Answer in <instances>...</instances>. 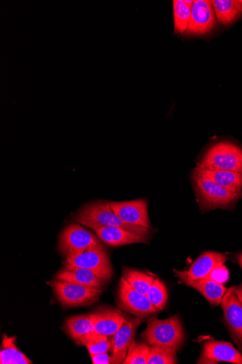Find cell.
<instances>
[{
  "label": "cell",
  "instance_id": "cell-1",
  "mask_svg": "<svg viewBox=\"0 0 242 364\" xmlns=\"http://www.w3.org/2000/svg\"><path fill=\"white\" fill-rule=\"evenodd\" d=\"M76 221L94 230L101 227H118L144 237L150 236V229L123 222L106 202L98 201L84 207L77 213Z\"/></svg>",
  "mask_w": 242,
  "mask_h": 364
},
{
  "label": "cell",
  "instance_id": "cell-2",
  "mask_svg": "<svg viewBox=\"0 0 242 364\" xmlns=\"http://www.w3.org/2000/svg\"><path fill=\"white\" fill-rule=\"evenodd\" d=\"M192 179L202 212L219 208H230L242 196L194 172H192Z\"/></svg>",
  "mask_w": 242,
  "mask_h": 364
},
{
  "label": "cell",
  "instance_id": "cell-3",
  "mask_svg": "<svg viewBox=\"0 0 242 364\" xmlns=\"http://www.w3.org/2000/svg\"><path fill=\"white\" fill-rule=\"evenodd\" d=\"M142 338L150 346H163L180 350L185 339V330L178 315L165 320L153 319L148 324Z\"/></svg>",
  "mask_w": 242,
  "mask_h": 364
},
{
  "label": "cell",
  "instance_id": "cell-4",
  "mask_svg": "<svg viewBox=\"0 0 242 364\" xmlns=\"http://www.w3.org/2000/svg\"><path fill=\"white\" fill-rule=\"evenodd\" d=\"M197 168L242 173V149L231 142L217 143L205 152Z\"/></svg>",
  "mask_w": 242,
  "mask_h": 364
},
{
  "label": "cell",
  "instance_id": "cell-5",
  "mask_svg": "<svg viewBox=\"0 0 242 364\" xmlns=\"http://www.w3.org/2000/svg\"><path fill=\"white\" fill-rule=\"evenodd\" d=\"M101 246L100 241L89 230L77 224L66 226L58 242V250L65 258Z\"/></svg>",
  "mask_w": 242,
  "mask_h": 364
},
{
  "label": "cell",
  "instance_id": "cell-6",
  "mask_svg": "<svg viewBox=\"0 0 242 364\" xmlns=\"http://www.w3.org/2000/svg\"><path fill=\"white\" fill-rule=\"evenodd\" d=\"M65 267L88 269L106 281L114 274L109 255L103 246L67 257Z\"/></svg>",
  "mask_w": 242,
  "mask_h": 364
},
{
  "label": "cell",
  "instance_id": "cell-7",
  "mask_svg": "<svg viewBox=\"0 0 242 364\" xmlns=\"http://www.w3.org/2000/svg\"><path fill=\"white\" fill-rule=\"evenodd\" d=\"M60 304L66 307H77L98 299L101 290L72 282L54 280L50 283Z\"/></svg>",
  "mask_w": 242,
  "mask_h": 364
},
{
  "label": "cell",
  "instance_id": "cell-8",
  "mask_svg": "<svg viewBox=\"0 0 242 364\" xmlns=\"http://www.w3.org/2000/svg\"><path fill=\"white\" fill-rule=\"evenodd\" d=\"M118 301L121 309L138 318H143L158 312L147 295L133 289L123 277L119 286Z\"/></svg>",
  "mask_w": 242,
  "mask_h": 364
},
{
  "label": "cell",
  "instance_id": "cell-9",
  "mask_svg": "<svg viewBox=\"0 0 242 364\" xmlns=\"http://www.w3.org/2000/svg\"><path fill=\"white\" fill-rule=\"evenodd\" d=\"M228 260L225 254L206 252L200 255L187 271L175 270L177 277L183 282L210 278L213 272Z\"/></svg>",
  "mask_w": 242,
  "mask_h": 364
},
{
  "label": "cell",
  "instance_id": "cell-10",
  "mask_svg": "<svg viewBox=\"0 0 242 364\" xmlns=\"http://www.w3.org/2000/svg\"><path fill=\"white\" fill-rule=\"evenodd\" d=\"M224 318L231 336L242 350V302L236 293V287L228 289L221 302Z\"/></svg>",
  "mask_w": 242,
  "mask_h": 364
},
{
  "label": "cell",
  "instance_id": "cell-11",
  "mask_svg": "<svg viewBox=\"0 0 242 364\" xmlns=\"http://www.w3.org/2000/svg\"><path fill=\"white\" fill-rule=\"evenodd\" d=\"M106 203L123 222L151 229L148 205L145 200Z\"/></svg>",
  "mask_w": 242,
  "mask_h": 364
},
{
  "label": "cell",
  "instance_id": "cell-12",
  "mask_svg": "<svg viewBox=\"0 0 242 364\" xmlns=\"http://www.w3.org/2000/svg\"><path fill=\"white\" fill-rule=\"evenodd\" d=\"M215 11L210 0H196L192 8L187 35L201 36L211 31L216 25Z\"/></svg>",
  "mask_w": 242,
  "mask_h": 364
},
{
  "label": "cell",
  "instance_id": "cell-13",
  "mask_svg": "<svg viewBox=\"0 0 242 364\" xmlns=\"http://www.w3.org/2000/svg\"><path fill=\"white\" fill-rule=\"evenodd\" d=\"M220 362L242 364V354L230 343L216 341L205 343L196 363L214 364Z\"/></svg>",
  "mask_w": 242,
  "mask_h": 364
},
{
  "label": "cell",
  "instance_id": "cell-14",
  "mask_svg": "<svg viewBox=\"0 0 242 364\" xmlns=\"http://www.w3.org/2000/svg\"><path fill=\"white\" fill-rule=\"evenodd\" d=\"M141 323V318L133 319L125 318L121 326L113 338L112 358L114 364H119L123 362L129 347L134 341L136 329Z\"/></svg>",
  "mask_w": 242,
  "mask_h": 364
},
{
  "label": "cell",
  "instance_id": "cell-15",
  "mask_svg": "<svg viewBox=\"0 0 242 364\" xmlns=\"http://www.w3.org/2000/svg\"><path fill=\"white\" fill-rule=\"evenodd\" d=\"M98 239L111 247L136 243H148V237L118 227H101L95 230Z\"/></svg>",
  "mask_w": 242,
  "mask_h": 364
},
{
  "label": "cell",
  "instance_id": "cell-16",
  "mask_svg": "<svg viewBox=\"0 0 242 364\" xmlns=\"http://www.w3.org/2000/svg\"><path fill=\"white\" fill-rule=\"evenodd\" d=\"M55 278L57 280L99 289L105 286L107 282L88 269L66 267L57 274Z\"/></svg>",
  "mask_w": 242,
  "mask_h": 364
},
{
  "label": "cell",
  "instance_id": "cell-17",
  "mask_svg": "<svg viewBox=\"0 0 242 364\" xmlns=\"http://www.w3.org/2000/svg\"><path fill=\"white\" fill-rule=\"evenodd\" d=\"M94 314V332L105 336H114L121 326L125 317L116 309H106Z\"/></svg>",
  "mask_w": 242,
  "mask_h": 364
},
{
  "label": "cell",
  "instance_id": "cell-18",
  "mask_svg": "<svg viewBox=\"0 0 242 364\" xmlns=\"http://www.w3.org/2000/svg\"><path fill=\"white\" fill-rule=\"evenodd\" d=\"M194 173L209 178L233 192L242 194V173L226 171H211L196 168Z\"/></svg>",
  "mask_w": 242,
  "mask_h": 364
},
{
  "label": "cell",
  "instance_id": "cell-19",
  "mask_svg": "<svg viewBox=\"0 0 242 364\" xmlns=\"http://www.w3.org/2000/svg\"><path fill=\"white\" fill-rule=\"evenodd\" d=\"M201 293L211 306L221 305L222 300L228 289L222 284L207 278L184 282Z\"/></svg>",
  "mask_w": 242,
  "mask_h": 364
},
{
  "label": "cell",
  "instance_id": "cell-20",
  "mask_svg": "<svg viewBox=\"0 0 242 364\" xmlns=\"http://www.w3.org/2000/svg\"><path fill=\"white\" fill-rule=\"evenodd\" d=\"M64 329L69 336L77 341L83 336L94 332V314L75 316L69 318L65 321Z\"/></svg>",
  "mask_w": 242,
  "mask_h": 364
},
{
  "label": "cell",
  "instance_id": "cell-21",
  "mask_svg": "<svg viewBox=\"0 0 242 364\" xmlns=\"http://www.w3.org/2000/svg\"><path fill=\"white\" fill-rule=\"evenodd\" d=\"M16 336L9 337L4 335L1 350H0V363L1 364H31L33 363L16 346Z\"/></svg>",
  "mask_w": 242,
  "mask_h": 364
},
{
  "label": "cell",
  "instance_id": "cell-22",
  "mask_svg": "<svg viewBox=\"0 0 242 364\" xmlns=\"http://www.w3.org/2000/svg\"><path fill=\"white\" fill-rule=\"evenodd\" d=\"M218 20L228 25L242 14V6L237 0H214L212 1Z\"/></svg>",
  "mask_w": 242,
  "mask_h": 364
},
{
  "label": "cell",
  "instance_id": "cell-23",
  "mask_svg": "<svg viewBox=\"0 0 242 364\" xmlns=\"http://www.w3.org/2000/svg\"><path fill=\"white\" fill-rule=\"evenodd\" d=\"M122 277L133 289L145 295L156 279L153 275L129 268L123 269Z\"/></svg>",
  "mask_w": 242,
  "mask_h": 364
},
{
  "label": "cell",
  "instance_id": "cell-24",
  "mask_svg": "<svg viewBox=\"0 0 242 364\" xmlns=\"http://www.w3.org/2000/svg\"><path fill=\"white\" fill-rule=\"evenodd\" d=\"M77 341L87 348L90 356L108 353L113 348V340L109 341L108 336L98 334L94 331L83 336Z\"/></svg>",
  "mask_w": 242,
  "mask_h": 364
},
{
  "label": "cell",
  "instance_id": "cell-25",
  "mask_svg": "<svg viewBox=\"0 0 242 364\" xmlns=\"http://www.w3.org/2000/svg\"><path fill=\"white\" fill-rule=\"evenodd\" d=\"M177 362L175 349L163 346H151L148 364H175Z\"/></svg>",
  "mask_w": 242,
  "mask_h": 364
},
{
  "label": "cell",
  "instance_id": "cell-26",
  "mask_svg": "<svg viewBox=\"0 0 242 364\" xmlns=\"http://www.w3.org/2000/svg\"><path fill=\"white\" fill-rule=\"evenodd\" d=\"M151 346L133 341L128 350L123 364H148Z\"/></svg>",
  "mask_w": 242,
  "mask_h": 364
},
{
  "label": "cell",
  "instance_id": "cell-27",
  "mask_svg": "<svg viewBox=\"0 0 242 364\" xmlns=\"http://www.w3.org/2000/svg\"><path fill=\"white\" fill-rule=\"evenodd\" d=\"M172 5H174L175 31L180 34H184L190 21L192 9L186 5L182 0H175Z\"/></svg>",
  "mask_w": 242,
  "mask_h": 364
},
{
  "label": "cell",
  "instance_id": "cell-28",
  "mask_svg": "<svg viewBox=\"0 0 242 364\" xmlns=\"http://www.w3.org/2000/svg\"><path fill=\"white\" fill-rule=\"evenodd\" d=\"M147 296L157 311H162L167 301V291L165 284L156 278L149 289Z\"/></svg>",
  "mask_w": 242,
  "mask_h": 364
},
{
  "label": "cell",
  "instance_id": "cell-29",
  "mask_svg": "<svg viewBox=\"0 0 242 364\" xmlns=\"http://www.w3.org/2000/svg\"><path fill=\"white\" fill-rule=\"evenodd\" d=\"M210 278L224 284L229 280V273L224 264H222L213 272Z\"/></svg>",
  "mask_w": 242,
  "mask_h": 364
},
{
  "label": "cell",
  "instance_id": "cell-30",
  "mask_svg": "<svg viewBox=\"0 0 242 364\" xmlns=\"http://www.w3.org/2000/svg\"><path fill=\"white\" fill-rule=\"evenodd\" d=\"M94 364H112L113 358L108 353H102L91 355Z\"/></svg>",
  "mask_w": 242,
  "mask_h": 364
},
{
  "label": "cell",
  "instance_id": "cell-31",
  "mask_svg": "<svg viewBox=\"0 0 242 364\" xmlns=\"http://www.w3.org/2000/svg\"><path fill=\"white\" fill-rule=\"evenodd\" d=\"M236 293L238 299L242 302V284L238 287H236Z\"/></svg>",
  "mask_w": 242,
  "mask_h": 364
},
{
  "label": "cell",
  "instance_id": "cell-32",
  "mask_svg": "<svg viewBox=\"0 0 242 364\" xmlns=\"http://www.w3.org/2000/svg\"><path fill=\"white\" fill-rule=\"evenodd\" d=\"M236 259H237L238 263L239 264L240 267L242 269V252L239 253L236 255Z\"/></svg>",
  "mask_w": 242,
  "mask_h": 364
},
{
  "label": "cell",
  "instance_id": "cell-33",
  "mask_svg": "<svg viewBox=\"0 0 242 364\" xmlns=\"http://www.w3.org/2000/svg\"><path fill=\"white\" fill-rule=\"evenodd\" d=\"M240 3H241V6H242V1H240Z\"/></svg>",
  "mask_w": 242,
  "mask_h": 364
}]
</instances>
